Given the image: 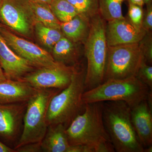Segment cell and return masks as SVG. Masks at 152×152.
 I'll list each match as a JSON object with an SVG mask.
<instances>
[{
    "mask_svg": "<svg viewBox=\"0 0 152 152\" xmlns=\"http://www.w3.org/2000/svg\"><path fill=\"white\" fill-rule=\"evenodd\" d=\"M103 102L85 104L84 110L66 128L71 145H83L94 152H115L104 125Z\"/></svg>",
    "mask_w": 152,
    "mask_h": 152,
    "instance_id": "1",
    "label": "cell"
},
{
    "mask_svg": "<svg viewBox=\"0 0 152 152\" xmlns=\"http://www.w3.org/2000/svg\"><path fill=\"white\" fill-rule=\"evenodd\" d=\"M103 120L115 152H144L131 120V108L121 101L103 102Z\"/></svg>",
    "mask_w": 152,
    "mask_h": 152,
    "instance_id": "2",
    "label": "cell"
},
{
    "mask_svg": "<svg viewBox=\"0 0 152 152\" xmlns=\"http://www.w3.org/2000/svg\"><path fill=\"white\" fill-rule=\"evenodd\" d=\"M105 21L99 14L91 19L88 36L84 44L87 66L85 78V91L104 81L108 48Z\"/></svg>",
    "mask_w": 152,
    "mask_h": 152,
    "instance_id": "3",
    "label": "cell"
},
{
    "mask_svg": "<svg viewBox=\"0 0 152 152\" xmlns=\"http://www.w3.org/2000/svg\"><path fill=\"white\" fill-rule=\"evenodd\" d=\"M86 70L76 69L70 83L52 98L47 115L48 126L61 124L67 128L84 109Z\"/></svg>",
    "mask_w": 152,
    "mask_h": 152,
    "instance_id": "4",
    "label": "cell"
},
{
    "mask_svg": "<svg viewBox=\"0 0 152 152\" xmlns=\"http://www.w3.org/2000/svg\"><path fill=\"white\" fill-rule=\"evenodd\" d=\"M136 77L122 79H110L91 89L85 91L83 96L85 104L107 101H121L131 108L147 99L150 91Z\"/></svg>",
    "mask_w": 152,
    "mask_h": 152,
    "instance_id": "5",
    "label": "cell"
},
{
    "mask_svg": "<svg viewBox=\"0 0 152 152\" xmlns=\"http://www.w3.org/2000/svg\"><path fill=\"white\" fill-rule=\"evenodd\" d=\"M62 90L39 89L27 102L21 135L14 149L24 145L41 143L46 133L47 115L50 102Z\"/></svg>",
    "mask_w": 152,
    "mask_h": 152,
    "instance_id": "6",
    "label": "cell"
},
{
    "mask_svg": "<svg viewBox=\"0 0 152 152\" xmlns=\"http://www.w3.org/2000/svg\"><path fill=\"white\" fill-rule=\"evenodd\" d=\"M108 48L104 81L136 77L144 59L139 43Z\"/></svg>",
    "mask_w": 152,
    "mask_h": 152,
    "instance_id": "7",
    "label": "cell"
},
{
    "mask_svg": "<svg viewBox=\"0 0 152 152\" xmlns=\"http://www.w3.org/2000/svg\"><path fill=\"white\" fill-rule=\"evenodd\" d=\"M74 66L57 62L54 65L37 68L20 80L26 82L36 88L62 90L70 83L75 72Z\"/></svg>",
    "mask_w": 152,
    "mask_h": 152,
    "instance_id": "8",
    "label": "cell"
},
{
    "mask_svg": "<svg viewBox=\"0 0 152 152\" xmlns=\"http://www.w3.org/2000/svg\"><path fill=\"white\" fill-rule=\"evenodd\" d=\"M0 22L11 30L27 37L31 35L36 23L28 0H4L0 10Z\"/></svg>",
    "mask_w": 152,
    "mask_h": 152,
    "instance_id": "9",
    "label": "cell"
},
{
    "mask_svg": "<svg viewBox=\"0 0 152 152\" xmlns=\"http://www.w3.org/2000/svg\"><path fill=\"white\" fill-rule=\"evenodd\" d=\"M27 102L0 104V139L14 149L21 135Z\"/></svg>",
    "mask_w": 152,
    "mask_h": 152,
    "instance_id": "10",
    "label": "cell"
},
{
    "mask_svg": "<svg viewBox=\"0 0 152 152\" xmlns=\"http://www.w3.org/2000/svg\"><path fill=\"white\" fill-rule=\"evenodd\" d=\"M0 34L13 51L35 67L48 66L57 63L48 52L31 42L15 35L4 26L0 28Z\"/></svg>",
    "mask_w": 152,
    "mask_h": 152,
    "instance_id": "11",
    "label": "cell"
},
{
    "mask_svg": "<svg viewBox=\"0 0 152 152\" xmlns=\"http://www.w3.org/2000/svg\"><path fill=\"white\" fill-rule=\"evenodd\" d=\"M147 32L135 26L127 18L107 22L106 37L108 47L139 43Z\"/></svg>",
    "mask_w": 152,
    "mask_h": 152,
    "instance_id": "12",
    "label": "cell"
},
{
    "mask_svg": "<svg viewBox=\"0 0 152 152\" xmlns=\"http://www.w3.org/2000/svg\"><path fill=\"white\" fill-rule=\"evenodd\" d=\"M0 66L7 79L20 80L37 69L29 62L17 55L0 34Z\"/></svg>",
    "mask_w": 152,
    "mask_h": 152,
    "instance_id": "13",
    "label": "cell"
},
{
    "mask_svg": "<svg viewBox=\"0 0 152 152\" xmlns=\"http://www.w3.org/2000/svg\"><path fill=\"white\" fill-rule=\"evenodd\" d=\"M152 110L146 99L131 108L132 124L144 148L152 145Z\"/></svg>",
    "mask_w": 152,
    "mask_h": 152,
    "instance_id": "14",
    "label": "cell"
},
{
    "mask_svg": "<svg viewBox=\"0 0 152 152\" xmlns=\"http://www.w3.org/2000/svg\"><path fill=\"white\" fill-rule=\"evenodd\" d=\"M38 90L23 81H0V104L26 102Z\"/></svg>",
    "mask_w": 152,
    "mask_h": 152,
    "instance_id": "15",
    "label": "cell"
},
{
    "mask_svg": "<svg viewBox=\"0 0 152 152\" xmlns=\"http://www.w3.org/2000/svg\"><path fill=\"white\" fill-rule=\"evenodd\" d=\"M66 129L61 124L49 125L41 142L42 152H68L71 145Z\"/></svg>",
    "mask_w": 152,
    "mask_h": 152,
    "instance_id": "16",
    "label": "cell"
},
{
    "mask_svg": "<svg viewBox=\"0 0 152 152\" xmlns=\"http://www.w3.org/2000/svg\"><path fill=\"white\" fill-rule=\"evenodd\" d=\"M91 19L78 14L69 22L61 23V30L64 37L72 42L84 45L88 36Z\"/></svg>",
    "mask_w": 152,
    "mask_h": 152,
    "instance_id": "17",
    "label": "cell"
},
{
    "mask_svg": "<svg viewBox=\"0 0 152 152\" xmlns=\"http://www.w3.org/2000/svg\"><path fill=\"white\" fill-rule=\"evenodd\" d=\"M77 43L64 36L55 44L52 50L55 61L69 66H74L81 56V52Z\"/></svg>",
    "mask_w": 152,
    "mask_h": 152,
    "instance_id": "18",
    "label": "cell"
},
{
    "mask_svg": "<svg viewBox=\"0 0 152 152\" xmlns=\"http://www.w3.org/2000/svg\"><path fill=\"white\" fill-rule=\"evenodd\" d=\"M28 1L30 11L36 23L40 22L49 27L61 30V23L55 16L50 5L33 0H28Z\"/></svg>",
    "mask_w": 152,
    "mask_h": 152,
    "instance_id": "19",
    "label": "cell"
},
{
    "mask_svg": "<svg viewBox=\"0 0 152 152\" xmlns=\"http://www.w3.org/2000/svg\"><path fill=\"white\" fill-rule=\"evenodd\" d=\"M34 28L41 43L51 50L55 44L64 36L61 30L49 27L40 22H37Z\"/></svg>",
    "mask_w": 152,
    "mask_h": 152,
    "instance_id": "20",
    "label": "cell"
},
{
    "mask_svg": "<svg viewBox=\"0 0 152 152\" xmlns=\"http://www.w3.org/2000/svg\"><path fill=\"white\" fill-rule=\"evenodd\" d=\"M124 1L99 0V13L106 22L124 18L122 5Z\"/></svg>",
    "mask_w": 152,
    "mask_h": 152,
    "instance_id": "21",
    "label": "cell"
},
{
    "mask_svg": "<svg viewBox=\"0 0 152 152\" xmlns=\"http://www.w3.org/2000/svg\"><path fill=\"white\" fill-rule=\"evenodd\" d=\"M50 7L55 16L61 23L69 22L79 14L66 0H53Z\"/></svg>",
    "mask_w": 152,
    "mask_h": 152,
    "instance_id": "22",
    "label": "cell"
},
{
    "mask_svg": "<svg viewBox=\"0 0 152 152\" xmlns=\"http://www.w3.org/2000/svg\"><path fill=\"white\" fill-rule=\"evenodd\" d=\"M79 13L89 18L99 13V0H66Z\"/></svg>",
    "mask_w": 152,
    "mask_h": 152,
    "instance_id": "23",
    "label": "cell"
},
{
    "mask_svg": "<svg viewBox=\"0 0 152 152\" xmlns=\"http://www.w3.org/2000/svg\"><path fill=\"white\" fill-rule=\"evenodd\" d=\"M127 19L137 27L142 28V22L143 17V7L129 3Z\"/></svg>",
    "mask_w": 152,
    "mask_h": 152,
    "instance_id": "24",
    "label": "cell"
},
{
    "mask_svg": "<svg viewBox=\"0 0 152 152\" xmlns=\"http://www.w3.org/2000/svg\"><path fill=\"white\" fill-rule=\"evenodd\" d=\"M144 60L148 64L151 65L152 63V31L147 32L144 37L139 42Z\"/></svg>",
    "mask_w": 152,
    "mask_h": 152,
    "instance_id": "25",
    "label": "cell"
},
{
    "mask_svg": "<svg viewBox=\"0 0 152 152\" xmlns=\"http://www.w3.org/2000/svg\"><path fill=\"white\" fill-rule=\"evenodd\" d=\"M136 77L152 91V66L148 64L145 60L142 62Z\"/></svg>",
    "mask_w": 152,
    "mask_h": 152,
    "instance_id": "26",
    "label": "cell"
},
{
    "mask_svg": "<svg viewBox=\"0 0 152 152\" xmlns=\"http://www.w3.org/2000/svg\"><path fill=\"white\" fill-rule=\"evenodd\" d=\"M146 9L144 11L142 22V28L146 31H152V4L147 5Z\"/></svg>",
    "mask_w": 152,
    "mask_h": 152,
    "instance_id": "27",
    "label": "cell"
},
{
    "mask_svg": "<svg viewBox=\"0 0 152 152\" xmlns=\"http://www.w3.org/2000/svg\"><path fill=\"white\" fill-rule=\"evenodd\" d=\"M41 143H34L24 145L15 149L16 152H42Z\"/></svg>",
    "mask_w": 152,
    "mask_h": 152,
    "instance_id": "28",
    "label": "cell"
},
{
    "mask_svg": "<svg viewBox=\"0 0 152 152\" xmlns=\"http://www.w3.org/2000/svg\"><path fill=\"white\" fill-rule=\"evenodd\" d=\"M0 152H16L13 148L8 146L0 140Z\"/></svg>",
    "mask_w": 152,
    "mask_h": 152,
    "instance_id": "29",
    "label": "cell"
},
{
    "mask_svg": "<svg viewBox=\"0 0 152 152\" xmlns=\"http://www.w3.org/2000/svg\"><path fill=\"white\" fill-rule=\"evenodd\" d=\"M128 2L143 7L145 4L144 0H128Z\"/></svg>",
    "mask_w": 152,
    "mask_h": 152,
    "instance_id": "30",
    "label": "cell"
},
{
    "mask_svg": "<svg viewBox=\"0 0 152 152\" xmlns=\"http://www.w3.org/2000/svg\"><path fill=\"white\" fill-rule=\"evenodd\" d=\"M7 79L5 74L4 73V71H3L1 67L0 66V81L4 80Z\"/></svg>",
    "mask_w": 152,
    "mask_h": 152,
    "instance_id": "31",
    "label": "cell"
},
{
    "mask_svg": "<svg viewBox=\"0 0 152 152\" xmlns=\"http://www.w3.org/2000/svg\"><path fill=\"white\" fill-rule=\"evenodd\" d=\"M33 1L38 2L44 3V4H48L50 5L53 0H33Z\"/></svg>",
    "mask_w": 152,
    "mask_h": 152,
    "instance_id": "32",
    "label": "cell"
},
{
    "mask_svg": "<svg viewBox=\"0 0 152 152\" xmlns=\"http://www.w3.org/2000/svg\"><path fill=\"white\" fill-rule=\"evenodd\" d=\"M152 146L147 147L146 148H144V152H152Z\"/></svg>",
    "mask_w": 152,
    "mask_h": 152,
    "instance_id": "33",
    "label": "cell"
},
{
    "mask_svg": "<svg viewBox=\"0 0 152 152\" xmlns=\"http://www.w3.org/2000/svg\"><path fill=\"white\" fill-rule=\"evenodd\" d=\"M145 4L148 5L152 4V0H144Z\"/></svg>",
    "mask_w": 152,
    "mask_h": 152,
    "instance_id": "34",
    "label": "cell"
},
{
    "mask_svg": "<svg viewBox=\"0 0 152 152\" xmlns=\"http://www.w3.org/2000/svg\"><path fill=\"white\" fill-rule=\"evenodd\" d=\"M3 1H4V0H0V10L2 6Z\"/></svg>",
    "mask_w": 152,
    "mask_h": 152,
    "instance_id": "35",
    "label": "cell"
},
{
    "mask_svg": "<svg viewBox=\"0 0 152 152\" xmlns=\"http://www.w3.org/2000/svg\"><path fill=\"white\" fill-rule=\"evenodd\" d=\"M3 26V25L1 23H0V28L1 27H2Z\"/></svg>",
    "mask_w": 152,
    "mask_h": 152,
    "instance_id": "36",
    "label": "cell"
}]
</instances>
